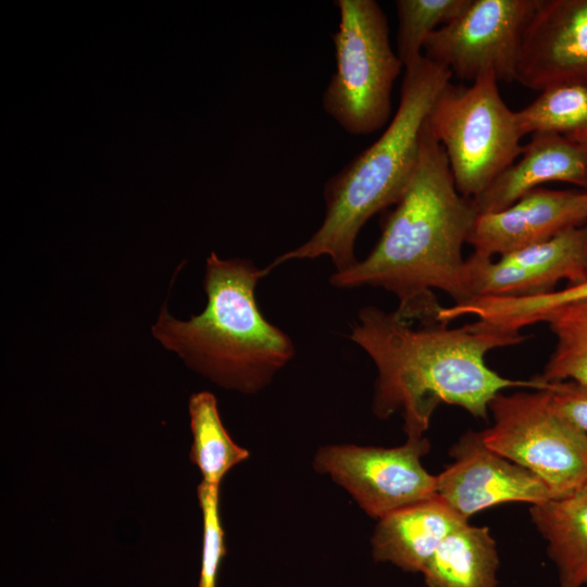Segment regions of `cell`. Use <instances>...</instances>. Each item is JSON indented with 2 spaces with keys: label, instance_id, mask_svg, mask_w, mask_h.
<instances>
[{
  "label": "cell",
  "instance_id": "cell-25",
  "mask_svg": "<svg viewBox=\"0 0 587 587\" xmlns=\"http://www.w3.org/2000/svg\"><path fill=\"white\" fill-rule=\"evenodd\" d=\"M569 137L571 140L577 142V143H580L583 145L584 147L587 148V128L586 129H583V130H579V132H576L572 135H569L566 136Z\"/></svg>",
  "mask_w": 587,
  "mask_h": 587
},
{
  "label": "cell",
  "instance_id": "cell-24",
  "mask_svg": "<svg viewBox=\"0 0 587 587\" xmlns=\"http://www.w3.org/2000/svg\"><path fill=\"white\" fill-rule=\"evenodd\" d=\"M552 405L587 437V385L574 380L547 382Z\"/></svg>",
  "mask_w": 587,
  "mask_h": 587
},
{
  "label": "cell",
  "instance_id": "cell-3",
  "mask_svg": "<svg viewBox=\"0 0 587 587\" xmlns=\"http://www.w3.org/2000/svg\"><path fill=\"white\" fill-rule=\"evenodd\" d=\"M452 73L423 57L404 68L398 109L383 134L326 180L322 224L302 245L278 255L265 275L294 260L328 257L335 272L353 266L355 241L366 222L395 205L415 172L430 108Z\"/></svg>",
  "mask_w": 587,
  "mask_h": 587
},
{
  "label": "cell",
  "instance_id": "cell-2",
  "mask_svg": "<svg viewBox=\"0 0 587 587\" xmlns=\"http://www.w3.org/2000/svg\"><path fill=\"white\" fill-rule=\"evenodd\" d=\"M478 213L457 189L446 153L427 120L412 179L386 215L371 252L350 268L334 272L336 288L380 287L399 301L396 315L414 325H436L442 305L434 290L453 304L469 300L462 248Z\"/></svg>",
  "mask_w": 587,
  "mask_h": 587
},
{
  "label": "cell",
  "instance_id": "cell-9",
  "mask_svg": "<svg viewBox=\"0 0 587 587\" xmlns=\"http://www.w3.org/2000/svg\"><path fill=\"white\" fill-rule=\"evenodd\" d=\"M429 450L425 437L394 448L332 445L321 448L315 469L342 486L372 517L383 516L436 496V476L422 465Z\"/></svg>",
  "mask_w": 587,
  "mask_h": 587
},
{
  "label": "cell",
  "instance_id": "cell-11",
  "mask_svg": "<svg viewBox=\"0 0 587 587\" xmlns=\"http://www.w3.org/2000/svg\"><path fill=\"white\" fill-rule=\"evenodd\" d=\"M450 454L452 463L436 475V495L467 521L494 505H534L553 498L536 474L489 449L480 432L463 434Z\"/></svg>",
  "mask_w": 587,
  "mask_h": 587
},
{
  "label": "cell",
  "instance_id": "cell-1",
  "mask_svg": "<svg viewBox=\"0 0 587 587\" xmlns=\"http://www.w3.org/2000/svg\"><path fill=\"white\" fill-rule=\"evenodd\" d=\"M348 338L374 362L377 370L373 411L387 419L403 417L408 438L424 437L440 403L458 405L476 419L487 420L489 403L507 388L544 389L539 376L511 379L486 363L494 349L514 346L526 337L477 320L448 325H414L395 311L374 305L359 310Z\"/></svg>",
  "mask_w": 587,
  "mask_h": 587
},
{
  "label": "cell",
  "instance_id": "cell-26",
  "mask_svg": "<svg viewBox=\"0 0 587 587\" xmlns=\"http://www.w3.org/2000/svg\"><path fill=\"white\" fill-rule=\"evenodd\" d=\"M587 191V190H586Z\"/></svg>",
  "mask_w": 587,
  "mask_h": 587
},
{
  "label": "cell",
  "instance_id": "cell-22",
  "mask_svg": "<svg viewBox=\"0 0 587 587\" xmlns=\"http://www.w3.org/2000/svg\"><path fill=\"white\" fill-rule=\"evenodd\" d=\"M471 0H398L397 55L404 68L417 63L426 39L459 16Z\"/></svg>",
  "mask_w": 587,
  "mask_h": 587
},
{
  "label": "cell",
  "instance_id": "cell-10",
  "mask_svg": "<svg viewBox=\"0 0 587 587\" xmlns=\"http://www.w3.org/2000/svg\"><path fill=\"white\" fill-rule=\"evenodd\" d=\"M561 280H587V223L495 261L476 252L466 259L469 300L544 295Z\"/></svg>",
  "mask_w": 587,
  "mask_h": 587
},
{
  "label": "cell",
  "instance_id": "cell-18",
  "mask_svg": "<svg viewBox=\"0 0 587 587\" xmlns=\"http://www.w3.org/2000/svg\"><path fill=\"white\" fill-rule=\"evenodd\" d=\"M587 300V280L560 290L530 297H477L442 307L438 322L448 325L462 316H475L503 330L521 329L540 323L544 315L558 308Z\"/></svg>",
  "mask_w": 587,
  "mask_h": 587
},
{
  "label": "cell",
  "instance_id": "cell-17",
  "mask_svg": "<svg viewBox=\"0 0 587 587\" xmlns=\"http://www.w3.org/2000/svg\"><path fill=\"white\" fill-rule=\"evenodd\" d=\"M498 567L489 529L466 522L441 541L422 574L426 587H497Z\"/></svg>",
  "mask_w": 587,
  "mask_h": 587
},
{
  "label": "cell",
  "instance_id": "cell-14",
  "mask_svg": "<svg viewBox=\"0 0 587 587\" xmlns=\"http://www.w3.org/2000/svg\"><path fill=\"white\" fill-rule=\"evenodd\" d=\"M550 182L587 190V148L564 135L536 133L516 161L471 200L478 214L497 212Z\"/></svg>",
  "mask_w": 587,
  "mask_h": 587
},
{
  "label": "cell",
  "instance_id": "cell-23",
  "mask_svg": "<svg viewBox=\"0 0 587 587\" xmlns=\"http://www.w3.org/2000/svg\"><path fill=\"white\" fill-rule=\"evenodd\" d=\"M218 486L201 482L198 499L203 516L201 569L198 587H216L217 573L225 555L224 530L218 514Z\"/></svg>",
  "mask_w": 587,
  "mask_h": 587
},
{
  "label": "cell",
  "instance_id": "cell-8",
  "mask_svg": "<svg viewBox=\"0 0 587 587\" xmlns=\"http://www.w3.org/2000/svg\"><path fill=\"white\" fill-rule=\"evenodd\" d=\"M538 0H471L453 21L426 39L423 55L452 75L475 80L491 73L516 79L523 35Z\"/></svg>",
  "mask_w": 587,
  "mask_h": 587
},
{
  "label": "cell",
  "instance_id": "cell-6",
  "mask_svg": "<svg viewBox=\"0 0 587 587\" xmlns=\"http://www.w3.org/2000/svg\"><path fill=\"white\" fill-rule=\"evenodd\" d=\"M427 124L442 147L458 191L473 199L522 152L515 112L486 73L469 86L448 83L434 101Z\"/></svg>",
  "mask_w": 587,
  "mask_h": 587
},
{
  "label": "cell",
  "instance_id": "cell-16",
  "mask_svg": "<svg viewBox=\"0 0 587 587\" xmlns=\"http://www.w3.org/2000/svg\"><path fill=\"white\" fill-rule=\"evenodd\" d=\"M529 511L557 566L559 587H587V486Z\"/></svg>",
  "mask_w": 587,
  "mask_h": 587
},
{
  "label": "cell",
  "instance_id": "cell-20",
  "mask_svg": "<svg viewBox=\"0 0 587 587\" xmlns=\"http://www.w3.org/2000/svg\"><path fill=\"white\" fill-rule=\"evenodd\" d=\"M541 322L549 325L555 346L539 377L587 385V300L552 310Z\"/></svg>",
  "mask_w": 587,
  "mask_h": 587
},
{
  "label": "cell",
  "instance_id": "cell-7",
  "mask_svg": "<svg viewBox=\"0 0 587 587\" xmlns=\"http://www.w3.org/2000/svg\"><path fill=\"white\" fill-rule=\"evenodd\" d=\"M489 414L484 444L536 474L553 498L587 486V437L552 405L546 389L500 392Z\"/></svg>",
  "mask_w": 587,
  "mask_h": 587
},
{
  "label": "cell",
  "instance_id": "cell-5",
  "mask_svg": "<svg viewBox=\"0 0 587 587\" xmlns=\"http://www.w3.org/2000/svg\"><path fill=\"white\" fill-rule=\"evenodd\" d=\"M336 70L322 98L324 111L348 134L366 136L391 114V92L403 65L392 49L387 17L374 0H336Z\"/></svg>",
  "mask_w": 587,
  "mask_h": 587
},
{
  "label": "cell",
  "instance_id": "cell-19",
  "mask_svg": "<svg viewBox=\"0 0 587 587\" xmlns=\"http://www.w3.org/2000/svg\"><path fill=\"white\" fill-rule=\"evenodd\" d=\"M193 437L190 460L202 474V482L218 486L224 475L249 457L247 449L236 445L225 429L214 395L200 391L188 402Z\"/></svg>",
  "mask_w": 587,
  "mask_h": 587
},
{
  "label": "cell",
  "instance_id": "cell-13",
  "mask_svg": "<svg viewBox=\"0 0 587 587\" xmlns=\"http://www.w3.org/2000/svg\"><path fill=\"white\" fill-rule=\"evenodd\" d=\"M586 223V190L539 187L505 209L478 214L467 243L478 254L502 257Z\"/></svg>",
  "mask_w": 587,
  "mask_h": 587
},
{
  "label": "cell",
  "instance_id": "cell-15",
  "mask_svg": "<svg viewBox=\"0 0 587 587\" xmlns=\"http://www.w3.org/2000/svg\"><path fill=\"white\" fill-rule=\"evenodd\" d=\"M466 522L437 495L407 505L378 520L371 540L373 557L422 573L441 541Z\"/></svg>",
  "mask_w": 587,
  "mask_h": 587
},
{
  "label": "cell",
  "instance_id": "cell-21",
  "mask_svg": "<svg viewBox=\"0 0 587 587\" xmlns=\"http://www.w3.org/2000/svg\"><path fill=\"white\" fill-rule=\"evenodd\" d=\"M520 133L569 136L587 128V86L561 85L540 91L527 107L515 112Z\"/></svg>",
  "mask_w": 587,
  "mask_h": 587
},
{
  "label": "cell",
  "instance_id": "cell-12",
  "mask_svg": "<svg viewBox=\"0 0 587 587\" xmlns=\"http://www.w3.org/2000/svg\"><path fill=\"white\" fill-rule=\"evenodd\" d=\"M515 80L537 91L587 86V0H538L523 35Z\"/></svg>",
  "mask_w": 587,
  "mask_h": 587
},
{
  "label": "cell",
  "instance_id": "cell-4",
  "mask_svg": "<svg viewBox=\"0 0 587 587\" xmlns=\"http://www.w3.org/2000/svg\"><path fill=\"white\" fill-rule=\"evenodd\" d=\"M249 259L205 260L207 305L184 321L164 304L151 327L153 337L186 365L217 385L245 394L267 386L295 357L292 339L262 314L255 287L264 277Z\"/></svg>",
  "mask_w": 587,
  "mask_h": 587
}]
</instances>
